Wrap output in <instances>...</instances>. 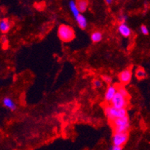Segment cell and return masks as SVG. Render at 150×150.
Returning a JSON list of instances; mask_svg holds the SVG:
<instances>
[{
  "mask_svg": "<svg viewBox=\"0 0 150 150\" xmlns=\"http://www.w3.org/2000/svg\"><path fill=\"white\" fill-rule=\"evenodd\" d=\"M104 113L105 115L107 117L108 120L110 122L115 120L119 119V118H122V117H125V116L128 115L127 110H126V109L116 108L110 105V104L105 106Z\"/></svg>",
  "mask_w": 150,
  "mask_h": 150,
  "instance_id": "obj_1",
  "label": "cell"
},
{
  "mask_svg": "<svg viewBox=\"0 0 150 150\" xmlns=\"http://www.w3.org/2000/svg\"><path fill=\"white\" fill-rule=\"evenodd\" d=\"M112 78L111 76H108V75H102V80L101 81L102 82H105V84H108V85H110L111 83H112Z\"/></svg>",
  "mask_w": 150,
  "mask_h": 150,
  "instance_id": "obj_17",
  "label": "cell"
},
{
  "mask_svg": "<svg viewBox=\"0 0 150 150\" xmlns=\"http://www.w3.org/2000/svg\"><path fill=\"white\" fill-rule=\"evenodd\" d=\"M117 92L119 93H120L121 95H122L123 96H125V97L129 99V97H130V95H129V91L126 90V88H125V87H123L122 85L119 86V87H117Z\"/></svg>",
  "mask_w": 150,
  "mask_h": 150,
  "instance_id": "obj_16",
  "label": "cell"
},
{
  "mask_svg": "<svg viewBox=\"0 0 150 150\" xmlns=\"http://www.w3.org/2000/svg\"><path fill=\"white\" fill-rule=\"evenodd\" d=\"M11 28V24L9 20L6 18L2 19L0 20V31L2 33H7L10 31Z\"/></svg>",
  "mask_w": 150,
  "mask_h": 150,
  "instance_id": "obj_10",
  "label": "cell"
},
{
  "mask_svg": "<svg viewBox=\"0 0 150 150\" xmlns=\"http://www.w3.org/2000/svg\"><path fill=\"white\" fill-rule=\"evenodd\" d=\"M117 92V86L110 84V85L108 86L107 89H106L105 92V96L104 99L105 101L108 103H110V101L112 100L113 97Z\"/></svg>",
  "mask_w": 150,
  "mask_h": 150,
  "instance_id": "obj_7",
  "label": "cell"
},
{
  "mask_svg": "<svg viewBox=\"0 0 150 150\" xmlns=\"http://www.w3.org/2000/svg\"><path fill=\"white\" fill-rule=\"evenodd\" d=\"M75 20H76L79 27L81 28V29H85V28L88 27V20H87V18L84 17L82 13H80Z\"/></svg>",
  "mask_w": 150,
  "mask_h": 150,
  "instance_id": "obj_11",
  "label": "cell"
},
{
  "mask_svg": "<svg viewBox=\"0 0 150 150\" xmlns=\"http://www.w3.org/2000/svg\"><path fill=\"white\" fill-rule=\"evenodd\" d=\"M118 20H119V22L120 23H126V21L128 20L127 15L124 14V13L120 14L119 16V17H118Z\"/></svg>",
  "mask_w": 150,
  "mask_h": 150,
  "instance_id": "obj_19",
  "label": "cell"
},
{
  "mask_svg": "<svg viewBox=\"0 0 150 150\" xmlns=\"http://www.w3.org/2000/svg\"><path fill=\"white\" fill-rule=\"evenodd\" d=\"M94 87L96 88H100L102 87V81L99 79H95L93 81Z\"/></svg>",
  "mask_w": 150,
  "mask_h": 150,
  "instance_id": "obj_20",
  "label": "cell"
},
{
  "mask_svg": "<svg viewBox=\"0 0 150 150\" xmlns=\"http://www.w3.org/2000/svg\"><path fill=\"white\" fill-rule=\"evenodd\" d=\"M129 133H114L112 136L113 146L122 147L129 140Z\"/></svg>",
  "mask_w": 150,
  "mask_h": 150,
  "instance_id": "obj_5",
  "label": "cell"
},
{
  "mask_svg": "<svg viewBox=\"0 0 150 150\" xmlns=\"http://www.w3.org/2000/svg\"><path fill=\"white\" fill-rule=\"evenodd\" d=\"M105 2L107 5H111V4L113 3V1L112 0H105Z\"/></svg>",
  "mask_w": 150,
  "mask_h": 150,
  "instance_id": "obj_22",
  "label": "cell"
},
{
  "mask_svg": "<svg viewBox=\"0 0 150 150\" xmlns=\"http://www.w3.org/2000/svg\"><path fill=\"white\" fill-rule=\"evenodd\" d=\"M102 38H103V35L99 31H94L91 35V39L93 43H99L102 41Z\"/></svg>",
  "mask_w": 150,
  "mask_h": 150,
  "instance_id": "obj_13",
  "label": "cell"
},
{
  "mask_svg": "<svg viewBox=\"0 0 150 150\" xmlns=\"http://www.w3.org/2000/svg\"><path fill=\"white\" fill-rule=\"evenodd\" d=\"M120 82L122 85H126L131 82L132 79V72L130 69H125L120 73L118 76Z\"/></svg>",
  "mask_w": 150,
  "mask_h": 150,
  "instance_id": "obj_6",
  "label": "cell"
},
{
  "mask_svg": "<svg viewBox=\"0 0 150 150\" xmlns=\"http://www.w3.org/2000/svg\"><path fill=\"white\" fill-rule=\"evenodd\" d=\"M76 5H77L78 10L80 12V13H82L88 10L89 2L86 0H79V1L76 2Z\"/></svg>",
  "mask_w": 150,
  "mask_h": 150,
  "instance_id": "obj_12",
  "label": "cell"
},
{
  "mask_svg": "<svg viewBox=\"0 0 150 150\" xmlns=\"http://www.w3.org/2000/svg\"><path fill=\"white\" fill-rule=\"evenodd\" d=\"M69 10H70L71 13L73 14V17L75 19L80 14V12L78 10V8H77V5H76V1H69Z\"/></svg>",
  "mask_w": 150,
  "mask_h": 150,
  "instance_id": "obj_14",
  "label": "cell"
},
{
  "mask_svg": "<svg viewBox=\"0 0 150 150\" xmlns=\"http://www.w3.org/2000/svg\"><path fill=\"white\" fill-rule=\"evenodd\" d=\"M117 31L123 38H129L132 35V29L126 23H120L117 28Z\"/></svg>",
  "mask_w": 150,
  "mask_h": 150,
  "instance_id": "obj_8",
  "label": "cell"
},
{
  "mask_svg": "<svg viewBox=\"0 0 150 150\" xmlns=\"http://www.w3.org/2000/svg\"><path fill=\"white\" fill-rule=\"evenodd\" d=\"M129 102V99L125 97L118 92L116 93L114 96L113 97L112 100L110 101V105L116 108L126 109V107L128 106Z\"/></svg>",
  "mask_w": 150,
  "mask_h": 150,
  "instance_id": "obj_4",
  "label": "cell"
},
{
  "mask_svg": "<svg viewBox=\"0 0 150 150\" xmlns=\"http://www.w3.org/2000/svg\"><path fill=\"white\" fill-rule=\"evenodd\" d=\"M114 133H127L130 128V119L129 116L119 118L110 122Z\"/></svg>",
  "mask_w": 150,
  "mask_h": 150,
  "instance_id": "obj_3",
  "label": "cell"
},
{
  "mask_svg": "<svg viewBox=\"0 0 150 150\" xmlns=\"http://www.w3.org/2000/svg\"><path fill=\"white\" fill-rule=\"evenodd\" d=\"M140 32L144 35H148L149 33V28L146 25H142L140 28Z\"/></svg>",
  "mask_w": 150,
  "mask_h": 150,
  "instance_id": "obj_18",
  "label": "cell"
},
{
  "mask_svg": "<svg viewBox=\"0 0 150 150\" xmlns=\"http://www.w3.org/2000/svg\"><path fill=\"white\" fill-rule=\"evenodd\" d=\"M58 36L62 42L69 43L75 39L76 33L70 25L61 24L58 28Z\"/></svg>",
  "mask_w": 150,
  "mask_h": 150,
  "instance_id": "obj_2",
  "label": "cell"
},
{
  "mask_svg": "<svg viewBox=\"0 0 150 150\" xmlns=\"http://www.w3.org/2000/svg\"><path fill=\"white\" fill-rule=\"evenodd\" d=\"M2 104L6 108L9 109L11 111L17 110V104L11 97H4L2 99Z\"/></svg>",
  "mask_w": 150,
  "mask_h": 150,
  "instance_id": "obj_9",
  "label": "cell"
},
{
  "mask_svg": "<svg viewBox=\"0 0 150 150\" xmlns=\"http://www.w3.org/2000/svg\"><path fill=\"white\" fill-rule=\"evenodd\" d=\"M135 76L138 80H143L144 79H146L147 76L146 72L145 69L142 67H138L136 69L135 72Z\"/></svg>",
  "mask_w": 150,
  "mask_h": 150,
  "instance_id": "obj_15",
  "label": "cell"
},
{
  "mask_svg": "<svg viewBox=\"0 0 150 150\" xmlns=\"http://www.w3.org/2000/svg\"><path fill=\"white\" fill-rule=\"evenodd\" d=\"M109 150H122V147L116 146H112L109 149Z\"/></svg>",
  "mask_w": 150,
  "mask_h": 150,
  "instance_id": "obj_21",
  "label": "cell"
}]
</instances>
